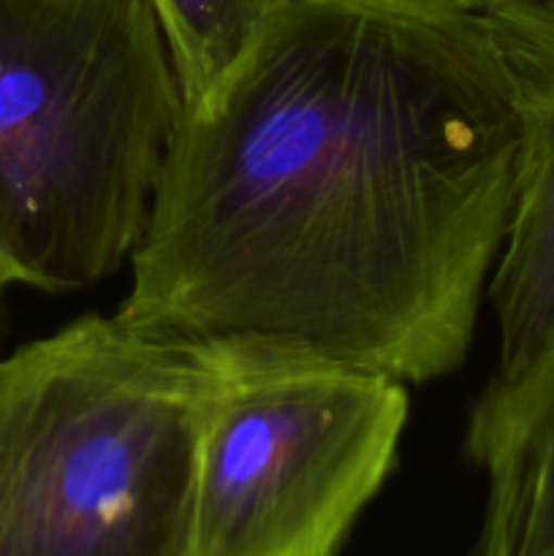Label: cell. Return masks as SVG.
<instances>
[{
	"mask_svg": "<svg viewBox=\"0 0 554 556\" xmlns=\"http://www.w3.org/2000/svg\"><path fill=\"white\" fill-rule=\"evenodd\" d=\"M182 109L152 0H0V282L71 293L130 258Z\"/></svg>",
	"mask_w": 554,
	"mask_h": 556,
	"instance_id": "cell-2",
	"label": "cell"
},
{
	"mask_svg": "<svg viewBox=\"0 0 554 556\" xmlns=\"http://www.w3.org/2000/svg\"><path fill=\"white\" fill-rule=\"evenodd\" d=\"M451 3H459V5H465V9H483V3H487V0H451Z\"/></svg>",
	"mask_w": 554,
	"mask_h": 556,
	"instance_id": "cell-9",
	"label": "cell"
},
{
	"mask_svg": "<svg viewBox=\"0 0 554 556\" xmlns=\"http://www.w3.org/2000/svg\"><path fill=\"white\" fill-rule=\"evenodd\" d=\"M487 3H514V5H541L549 3V0H487ZM483 3V5H487Z\"/></svg>",
	"mask_w": 554,
	"mask_h": 556,
	"instance_id": "cell-8",
	"label": "cell"
},
{
	"mask_svg": "<svg viewBox=\"0 0 554 556\" xmlns=\"http://www.w3.org/2000/svg\"><path fill=\"white\" fill-rule=\"evenodd\" d=\"M516 177L514 85L481 9L280 0L185 103L114 318L206 356L443 378Z\"/></svg>",
	"mask_w": 554,
	"mask_h": 556,
	"instance_id": "cell-1",
	"label": "cell"
},
{
	"mask_svg": "<svg viewBox=\"0 0 554 556\" xmlns=\"http://www.w3.org/2000/svg\"><path fill=\"white\" fill-rule=\"evenodd\" d=\"M3 288H5V286H3V282H0V291H3Z\"/></svg>",
	"mask_w": 554,
	"mask_h": 556,
	"instance_id": "cell-10",
	"label": "cell"
},
{
	"mask_svg": "<svg viewBox=\"0 0 554 556\" xmlns=\"http://www.w3.org/2000/svg\"><path fill=\"white\" fill-rule=\"evenodd\" d=\"M465 451L489 481L476 556H554V348L525 372L494 375Z\"/></svg>",
	"mask_w": 554,
	"mask_h": 556,
	"instance_id": "cell-5",
	"label": "cell"
},
{
	"mask_svg": "<svg viewBox=\"0 0 554 556\" xmlns=\"http://www.w3.org/2000/svg\"><path fill=\"white\" fill-rule=\"evenodd\" d=\"M280 0H152L166 33L185 103L237 63Z\"/></svg>",
	"mask_w": 554,
	"mask_h": 556,
	"instance_id": "cell-7",
	"label": "cell"
},
{
	"mask_svg": "<svg viewBox=\"0 0 554 556\" xmlns=\"http://www.w3.org/2000/svg\"><path fill=\"white\" fill-rule=\"evenodd\" d=\"M212 358L185 556H337L394 467L405 383L304 358Z\"/></svg>",
	"mask_w": 554,
	"mask_h": 556,
	"instance_id": "cell-4",
	"label": "cell"
},
{
	"mask_svg": "<svg viewBox=\"0 0 554 556\" xmlns=\"http://www.w3.org/2000/svg\"><path fill=\"white\" fill-rule=\"evenodd\" d=\"M481 11L514 85L521 144L554 193V0L541 5L487 3Z\"/></svg>",
	"mask_w": 554,
	"mask_h": 556,
	"instance_id": "cell-6",
	"label": "cell"
},
{
	"mask_svg": "<svg viewBox=\"0 0 554 556\" xmlns=\"http://www.w3.org/2000/svg\"><path fill=\"white\" fill-rule=\"evenodd\" d=\"M212 386L114 315L0 358V556H185Z\"/></svg>",
	"mask_w": 554,
	"mask_h": 556,
	"instance_id": "cell-3",
	"label": "cell"
}]
</instances>
